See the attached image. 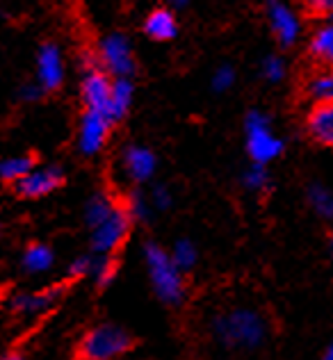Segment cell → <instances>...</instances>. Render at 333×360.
I'll return each instance as SVG.
<instances>
[{"label": "cell", "instance_id": "cell-1", "mask_svg": "<svg viewBox=\"0 0 333 360\" xmlns=\"http://www.w3.org/2000/svg\"><path fill=\"white\" fill-rule=\"evenodd\" d=\"M215 340L226 349H258L268 338V321L253 308H231L211 324Z\"/></svg>", "mask_w": 333, "mask_h": 360}, {"label": "cell", "instance_id": "cell-2", "mask_svg": "<svg viewBox=\"0 0 333 360\" xmlns=\"http://www.w3.org/2000/svg\"><path fill=\"white\" fill-rule=\"evenodd\" d=\"M144 262L149 271L151 288L156 297L167 306H180L185 299V271L178 269V264L171 258V253L156 242L144 244Z\"/></svg>", "mask_w": 333, "mask_h": 360}, {"label": "cell", "instance_id": "cell-3", "mask_svg": "<svg viewBox=\"0 0 333 360\" xmlns=\"http://www.w3.org/2000/svg\"><path fill=\"white\" fill-rule=\"evenodd\" d=\"M132 349V335L119 324H96L80 338L78 358L80 360H119Z\"/></svg>", "mask_w": 333, "mask_h": 360}, {"label": "cell", "instance_id": "cell-4", "mask_svg": "<svg viewBox=\"0 0 333 360\" xmlns=\"http://www.w3.org/2000/svg\"><path fill=\"white\" fill-rule=\"evenodd\" d=\"M244 137H246V153H249L251 162L265 165L274 162L283 153V139L272 130L270 119L263 112H249L244 121Z\"/></svg>", "mask_w": 333, "mask_h": 360}, {"label": "cell", "instance_id": "cell-5", "mask_svg": "<svg viewBox=\"0 0 333 360\" xmlns=\"http://www.w3.org/2000/svg\"><path fill=\"white\" fill-rule=\"evenodd\" d=\"M132 214L128 212L126 205H117V210H114L106 221L96 229L92 231V240H89V246H92V253L94 255H114L117 253L123 242L128 240V235L132 231Z\"/></svg>", "mask_w": 333, "mask_h": 360}, {"label": "cell", "instance_id": "cell-6", "mask_svg": "<svg viewBox=\"0 0 333 360\" xmlns=\"http://www.w3.org/2000/svg\"><path fill=\"white\" fill-rule=\"evenodd\" d=\"M99 60L112 78H130L135 73V55L123 34H110L99 46Z\"/></svg>", "mask_w": 333, "mask_h": 360}, {"label": "cell", "instance_id": "cell-7", "mask_svg": "<svg viewBox=\"0 0 333 360\" xmlns=\"http://www.w3.org/2000/svg\"><path fill=\"white\" fill-rule=\"evenodd\" d=\"M112 119L101 115V112H92L84 110L80 117V126H78V148L82 155H96L103 150V146L108 144L110 132H112Z\"/></svg>", "mask_w": 333, "mask_h": 360}, {"label": "cell", "instance_id": "cell-8", "mask_svg": "<svg viewBox=\"0 0 333 360\" xmlns=\"http://www.w3.org/2000/svg\"><path fill=\"white\" fill-rule=\"evenodd\" d=\"M62 295L64 285H51L37 292H21V295H14L9 299V310H12V315L21 319H37L46 315L62 299Z\"/></svg>", "mask_w": 333, "mask_h": 360}, {"label": "cell", "instance_id": "cell-9", "mask_svg": "<svg viewBox=\"0 0 333 360\" xmlns=\"http://www.w3.org/2000/svg\"><path fill=\"white\" fill-rule=\"evenodd\" d=\"M64 185V172L62 167L51 165V167H37L30 176H25L21 183H16L14 189L18 196L23 198H42L53 194L55 189Z\"/></svg>", "mask_w": 333, "mask_h": 360}, {"label": "cell", "instance_id": "cell-10", "mask_svg": "<svg viewBox=\"0 0 333 360\" xmlns=\"http://www.w3.org/2000/svg\"><path fill=\"white\" fill-rule=\"evenodd\" d=\"M37 78L44 91H57L64 82V64L57 44L46 41L37 55Z\"/></svg>", "mask_w": 333, "mask_h": 360}, {"label": "cell", "instance_id": "cell-11", "mask_svg": "<svg viewBox=\"0 0 333 360\" xmlns=\"http://www.w3.org/2000/svg\"><path fill=\"white\" fill-rule=\"evenodd\" d=\"M121 167L123 174H126L132 183H149L151 178L156 176L158 169V160L153 155V150H149L146 146H128L121 153Z\"/></svg>", "mask_w": 333, "mask_h": 360}, {"label": "cell", "instance_id": "cell-12", "mask_svg": "<svg viewBox=\"0 0 333 360\" xmlns=\"http://www.w3.org/2000/svg\"><path fill=\"white\" fill-rule=\"evenodd\" d=\"M306 135L315 144L333 148V101L313 103L306 115Z\"/></svg>", "mask_w": 333, "mask_h": 360}, {"label": "cell", "instance_id": "cell-13", "mask_svg": "<svg viewBox=\"0 0 333 360\" xmlns=\"http://www.w3.org/2000/svg\"><path fill=\"white\" fill-rule=\"evenodd\" d=\"M268 9H270V25H272L274 39L279 41L281 49H290V46L297 41V34H299L297 18H294L279 0H268Z\"/></svg>", "mask_w": 333, "mask_h": 360}, {"label": "cell", "instance_id": "cell-14", "mask_svg": "<svg viewBox=\"0 0 333 360\" xmlns=\"http://www.w3.org/2000/svg\"><path fill=\"white\" fill-rule=\"evenodd\" d=\"M144 34L153 41H171L178 34V23L167 7H156L144 18Z\"/></svg>", "mask_w": 333, "mask_h": 360}, {"label": "cell", "instance_id": "cell-15", "mask_svg": "<svg viewBox=\"0 0 333 360\" xmlns=\"http://www.w3.org/2000/svg\"><path fill=\"white\" fill-rule=\"evenodd\" d=\"M55 264V253L49 244L32 242L30 246H25V251L21 255V269L27 276H39L46 274Z\"/></svg>", "mask_w": 333, "mask_h": 360}, {"label": "cell", "instance_id": "cell-16", "mask_svg": "<svg viewBox=\"0 0 333 360\" xmlns=\"http://www.w3.org/2000/svg\"><path fill=\"white\" fill-rule=\"evenodd\" d=\"M117 205H119V203L114 201L112 194L106 192V189H103V192H94V194L87 198V203H84V212H82L84 224H87V229L94 231L96 226H101L114 210H117Z\"/></svg>", "mask_w": 333, "mask_h": 360}, {"label": "cell", "instance_id": "cell-17", "mask_svg": "<svg viewBox=\"0 0 333 360\" xmlns=\"http://www.w3.org/2000/svg\"><path fill=\"white\" fill-rule=\"evenodd\" d=\"M37 169V158L30 153H23V155H14V158H5L3 165H0V178L5 183H21L25 176H30Z\"/></svg>", "mask_w": 333, "mask_h": 360}, {"label": "cell", "instance_id": "cell-18", "mask_svg": "<svg viewBox=\"0 0 333 360\" xmlns=\"http://www.w3.org/2000/svg\"><path fill=\"white\" fill-rule=\"evenodd\" d=\"M306 201L310 205V210L315 212L320 219H325L329 224H333V192L329 187L313 183L306 189Z\"/></svg>", "mask_w": 333, "mask_h": 360}, {"label": "cell", "instance_id": "cell-19", "mask_svg": "<svg viewBox=\"0 0 333 360\" xmlns=\"http://www.w3.org/2000/svg\"><path fill=\"white\" fill-rule=\"evenodd\" d=\"M308 53L310 58L325 64L327 69L333 71V25H327L313 34V39L308 44Z\"/></svg>", "mask_w": 333, "mask_h": 360}, {"label": "cell", "instance_id": "cell-20", "mask_svg": "<svg viewBox=\"0 0 333 360\" xmlns=\"http://www.w3.org/2000/svg\"><path fill=\"white\" fill-rule=\"evenodd\" d=\"M132 105V82L130 78H114V91H112V108L110 117L117 123L128 115Z\"/></svg>", "mask_w": 333, "mask_h": 360}, {"label": "cell", "instance_id": "cell-21", "mask_svg": "<svg viewBox=\"0 0 333 360\" xmlns=\"http://www.w3.org/2000/svg\"><path fill=\"white\" fill-rule=\"evenodd\" d=\"M306 96L313 103L333 101V71L331 69H322L310 75L306 80Z\"/></svg>", "mask_w": 333, "mask_h": 360}, {"label": "cell", "instance_id": "cell-22", "mask_svg": "<svg viewBox=\"0 0 333 360\" xmlns=\"http://www.w3.org/2000/svg\"><path fill=\"white\" fill-rule=\"evenodd\" d=\"M242 187L246 189V192H251V194H265V192H270L272 176L268 172V167L251 162L249 167L244 169V174H242Z\"/></svg>", "mask_w": 333, "mask_h": 360}, {"label": "cell", "instance_id": "cell-23", "mask_svg": "<svg viewBox=\"0 0 333 360\" xmlns=\"http://www.w3.org/2000/svg\"><path fill=\"white\" fill-rule=\"evenodd\" d=\"M119 264L112 255H94V264H92V281L96 283V288L106 290L110 288L114 278H117Z\"/></svg>", "mask_w": 333, "mask_h": 360}, {"label": "cell", "instance_id": "cell-24", "mask_svg": "<svg viewBox=\"0 0 333 360\" xmlns=\"http://www.w3.org/2000/svg\"><path fill=\"white\" fill-rule=\"evenodd\" d=\"M169 253H171V258H174V262L178 264L180 271L194 269L196 262H199V249H196V244L192 240H187V238L176 240Z\"/></svg>", "mask_w": 333, "mask_h": 360}, {"label": "cell", "instance_id": "cell-25", "mask_svg": "<svg viewBox=\"0 0 333 360\" xmlns=\"http://www.w3.org/2000/svg\"><path fill=\"white\" fill-rule=\"evenodd\" d=\"M123 205L128 207V212L132 214V219L135 221H149L151 212H153V205H151L149 194L142 192V189H132V192L128 194V201Z\"/></svg>", "mask_w": 333, "mask_h": 360}, {"label": "cell", "instance_id": "cell-26", "mask_svg": "<svg viewBox=\"0 0 333 360\" xmlns=\"http://www.w3.org/2000/svg\"><path fill=\"white\" fill-rule=\"evenodd\" d=\"M306 18H333V0H299Z\"/></svg>", "mask_w": 333, "mask_h": 360}, {"label": "cell", "instance_id": "cell-27", "mask_svg": "<svg viewBox=\"0 0 333 360\" xmlns=\"http://www.w3.org/2000/svg\"><path fill=\"white\" fill-rule=\"evenodd\" d=\"M149 198H151V205H153V210H160L165 212L169 210L171 205H174V194H171V189L167 185H153V189L149 192Z\"/></svg>", "mask_w": 333, "mask_h": 360}, {"label": "cell", "instance_id": "cell-28", "mask_svg": "<svg viewBox=\"0 0 333 360\" xmlns=\"http://www.w3.org/2000/svg\"><path fill=\"white\" fill-rule=\"evenodd\" d=\"M92 264H94V255H78L71 264H69V278H84L92 276Z\"/></svg>", "mask_w": 333, "mask_h": 360}, {"label": "cell", "instance_id": "cell-29", "mask_svg": "<svg viewBox=\"0 0 333 360\" xmlns=\"http://www.w3.org/2000/svg\"><path fill=\"white\" fill-rule=\"evenodd\" d=\"M263 75L268 78L270 82H279L283 80V75H285V66L279 58H268L263 64Z\"/></svg>", "mask_w": 333, "mask_h": 360}, {"label": "cell", "instance_id": "cell-30", "mask_svg": "<svg viewBox=\"0 0 333 360\" xmlns=\"http://www.w3.org/2000/svg\"><path fill=\"white\" fill-rule=\"evenodd\" d=\"M233 82H235V71L231 69V66H222V69L215 73L213 87H215L217 91H226Z\"/></svg>", "mask_w": 333, "mask_h": 360}, {"label": "cell", "instance_id": "cell-31", "mask_svg": "<svg viewBox=\"0 0 333 360\" xmlns=\"http://www.w3.org/2000/svg\"><path fill=\"white\" fill-rule=\"evenodd\" d=\"M42 94H44L42 84H27V87H23V91H21V98L23 101H37Z\"/></svg>", "mask_w": 333, "mask_h": 360}, {"label": "cell", "instance_id": "cell-32", "mask_svg": "<svg viewBox=\"0 0 333 360\" xmlns=\"http://www.w3.org/2000/svg\"><path fill=\"white\" fill-rule=\"evenodd\" d=\"M3 360H27L23 354H18V352H9L7 356H3Z\"/></svg>", "mask_w": 333, "mask_h": 360}, {"label": "cell", "instance_id": "cell-33", "mask_svg": "<svg viewBox=\"0 0 333 360\" xmlns=\"http://www.w3.org/2000/svg\"><path fill=\"white\" fill-rule=\"evenodd\" d=\"M320 360H333V342L327 347V352L322 354V358H320Z\"/></svg>", "mask_w": 333, "mask_h": 360}, {"label": "cell", "instance_id": "cell-34", "mask_svg": "<svg viewBox=\"0 0 333 360\" xmlns=\"http://www.w3.org/2000/svg\"><path fill=\"white\" fill-rule=\"evenodd\" d=\"M327 249H329V255H331V258H333V235H331V238H329V242H327Z\"/></svg>", "mask_w": 333, "mask_h": 360}, {"label": "cell", "instance_id": "cell-35", "mask_svg": "<svg viewBox=\"0 0 333 360\" xmlns=\"http://www.w3.org/2000/svg\"><path fill=\"white\" fill-rule=\"evenodd\" d=\"M174 3H185V0H174Z\"/></svg>", "mask_w": 333, "mask_h": 360}]
</instances>
